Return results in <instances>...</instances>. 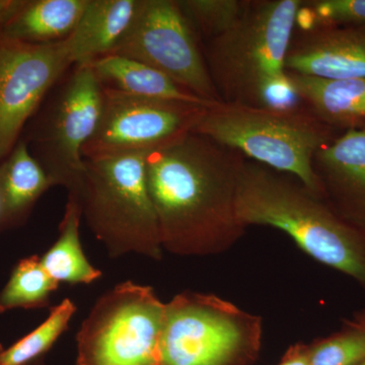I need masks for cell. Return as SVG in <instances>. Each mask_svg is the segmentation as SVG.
Returning a JSON list of instances; mask_svg holds the SVG:
<instances>
[{"label":"cell","mask_w":365,"mask_h":365,"mask_svg":"<svg viewBox=\"0 0 365 365\" xmlns=\"http://www.w3.org/2000/svg\"><path fill=\"white\" fill-rule=\"evenodd\" d=\"M285 67L313 78H365V24L295 29Z\"/></svg>","instance_id":"obj_13"},{"label":"cell","mask_w":365,"mask_h":365,"mask_svg":"<svg viewBox=\"0 0 365 365\" xmlns=\"http://www.w3.org/2000/svg\"><path fill=\"white\" fill-rule=\"evenodd\" d=\"M302 0H248L203 53L220 100L261 108L302 105L285 67Z\"/></svg>","instance_id":"obj_2"},{"label":"cell","mask_w":365,"mask_h":365,"mask_svg":"<svg viewBox=\"0 0 365 365\" xmlns=\"http://www.w3.org/2000/svg\"><path fill=\"white\" fill-rule=\"evenodd\" d=\"M6 227V222H4V205H2L1 198H0V227Z\"/></svg>","instance_id":"obj_27"},{"label":"cell","mask_w":365,"mask_h":365,"mask_svg":"<svg viewBox=\"0 0 365 365\" xmlns=\"http://www.w3.org/2000/svg\"><path fill=\"white\" fill-rule=\"evenodd\" d=\"M29 365H47V364H46V359L44 356L41 357V359H39L35 360V361L32 362V364Z\"/></svg>","instance_id":"obj_28"},{"label":"cell","mask_w":365,"mask_h":365,"mask_svg":"<svg viewBox=\"0 0 365 365\" xmlns=\"http://www.w3.org/2000/svg\"><path fill=\"white\" fill-rule=\"evenodd\" d=\"M359 365H365V361L362 362V364Z\"/></svg>","instance_id":"obj_30"},{"label":"cell","mask_w":365,"mask_h":365,"mask_svg":"<svg viewBox=\"0 0 365 365\" xmlns=\"http://www.w3.org/2000/svg\"><path fill=\"white\" fill-rule=\"evenodd\" d=\"M4 347L1 344H0V365H4V361H2V353H4Z\"/></svg>","instance_id":"obj_29"},{"label":"cell","mask_w":365,"mask_h":365,"mask_svg":"<svg viewBox=\"0 0 365 365\" xmlns=\"http://www.w3.org/2000/svg\"><path fill=\"white\" fill-rule=\"evenodd\" d=\"M262 337L261 317L186 290L165 304L158 365H245L260 351Z\"/></svg>","instance_id":"obj_6"},{"label":"cell","mask_w":365,"mask_h":365,"mask_svg":"<svg viewBox=\"0 0 365 365\" xmlns=\"http://www.w3.org/2000/svg\"><path fill=\"white\" fill-rule=\"evenodd\" d=\"M139 0H88L74 32L66 39L74 66L111 54L133 23Z\"/></svg>","instance_id":"obj_14"},{"label":"cell","mask_w":365,"mask_h":365,"mask_svg":"<svg viewBox=\"0 0 365 365\" xmlns=\"http://www.w3.org/2000/svg\"><path fill=\"white\" fill-rule=\"evenodd\" d=\"M103 88L97 130L86 144V160L150 153L192 133L207 106L155 100Z\"/></svg>","instance_id":"obj_10"},{"label":"cell","mask_w":365,"mask_h":365,"mask_svg":"<svg viewBox=\"0 0 365 365\" xmlns=\"http://www.w3.org/2000/svg\"><path fill=\"white\" fill-rule=\"evenodd\" d=\"M247 158L192 133L145 155L146 176L163 251L180 257L225 253L247 227L237 215Z\"/></svg>","instance_id":"obj_1"},{"label":"cell","mask_w":365,"mask_h":365,"mask_svg":"<svg viewBox=\"0 0 365 365\" xmlns=\"http://www.w3.org/2000/svg\"><path fill=\"white\" fill-rule=\"evenodd\" d=\"M165 304L132 281L98 297L76 334V365H158Z\"/></svg>","instance_id":"obj_7"},{"label":"cell","mask_w":365,"mask_h":365,"mask_svg":"<svg viewBox=\"0 0 365 365\" xmlns=\"http://www.w3.org/2000/svg\"><path fill=\"white\" fill-rule=\"evenodd\" d=\"M64 78V76H63ZM46 106L32 134L34 158L53 186L78 194L86 172L83 150L97 130L103 88L90 64H76Z\"/></svg>","instance_id":"obj_8"},{"label":"cell","mask_w":365,"mask_h":365,"mask_svg":"<svg viewBox=\"0 0 365 365\" xmlns=\"http://www.w3.org/2000/svg\"><path fill=\"white\" fill-rule=\"evenodd\" d=\"M309 365H359L365 361V309L339 330L309 345Z\"/></svg>","instance_id":"obj_22"},{"label":"cell","mask_w":365,"mask_h":365,"mask_svg":"<svg viewBox=\"0 0 365 365\" xmlns=\"http://www.w3.org/2000/svg\"><path fill=\"white\" fill-rule=\"evenodd\" d=\"M88 64L104 88L135 97L180 101L207 107L216 104L197 97L157 69L121 55H106Z\"/></svg>","instance_id":"obj_16"},{"label":"cell","mask_w":365,"mask_h":365,"mask_svg":"<svg viewBox=\"0 0 365 365\" xmlns=\"http://www.w3.org/2000/svg\"><path fill=\"white\" fill-rule=\"evenodd\" d=\"M199 39L206 42L227 32L244 13L248 0H179Z\"/></svg>","instance_id":"obj_23"},{"label":"cell","mask_w":365,"mask_h":365,"mask_svg":"<svg viewBox=\"0 0 365 365\" xmlns=\"http://www.w3.org/2000/svg\"><path fill=\"white\" fill-rule=\"evenodd\" d=\"M69 197L78 200L86 225L111 258L137 254L162 260L144 153L86 160L81 188Z\"/></svg>","instance_id":"obj_5"},{"label":"cell","mask_w":365,"mask_h":365,"mask_svg":"<svg viewBox=\"0 0 365 365\" xmlns=\"http://www.w3.org/2000/svg\"><path fill=\"white\" fill-rule=\"evenodd\" d=\"M199 40L177 0H139L130 29L111 54L157 69L206 102H222Z\"/></svg>","instance_id":"obj_9"},{"label":"cell","mask_w":365,"mask_h":365,"mask_svg":"<svg viewBox=\"0 0 365 365\" xmlns=\"http://www.w3.org/2000/svg\"><path fill=\"white\" fill-rule=\"evenodd\" d=\"M300 103L322 121L344 132L365 128V78L323 79L288 72Z\"/></svg>","instance_id":"obj_15"},{"label":"cell","mask_w":365,"mask_h":365,"mask_svg":"<svg viewBox=\"0 0 365 365\" xmlns=\"http://www.w3.org/2000/svg\"><path fill=\"white\" fill-rule=\"evenodd\" d=\"M83 218L81 206L73 197L68 196L59 235L54 244L43 256V267L56 282L66 284H91L100 279L102 271L86 258L79 234Z\"/></svg>","instance_id":"obj_19"},{"label":"cell","mask_w":365,"mask_h":365,"mask_svg":"<svg viewBox=\"0 0 365 365\" xmlns=\"http://www.w3.org/2000/svg\"><path fill=\"white\" fill-rule=\"evenodd\" d=\"M53 186L44 168L34 158L28 144H16L0 163V198L7 225L21 222L40 197Z\"/></svg>","instance_id":"obj_18"},{"label":"cell","mask_w":365,"mask_h":365,"mask_svg":"<svg viewBox=\"0 0 365 365\" xmlns=\"http://www.w3.org/2000/svg\"><path fill=\"white\" fill-rule=\"evenodd\" d=\"M88 0H30L0 31L21 42L51 44L68 39Z\"/></svg>","instance_id":"obj_17"},{"label":"cell","mask_w":365,"mask_h":365,"mask_svg":"<svg viewBox=\"0 0 365 365\" xmlns=\"http://www.w3.org/2000/svg\"><path fill=\"white\" fill-rule=\"evenodd\" d=\"M364 24L365 0H302L295 29L307 31L323 26Z\"/></svg>","instance_id":"obj_24"},{"label":"cell","mask_w":365,"mask_h":365,"mask_svg":"<svg viewBox=\"0 0 365 365\" xmlns=\"http://www.w3.org/2000/svg\"><path fill=\"white\" fill-rule=\"evenodd\" d=\"M76 309V304L71 299H63L57 306L51 307L49 316L39 327L9 348H4L2 353L4 364L29 365L44 357L62 334L66 332Z\"/></svg>","instance_id":"obj_21"},{"label":"cell","mask_w":365,"mask_h":365,"mask_svg":"<svg viewBox=\"0 0 365 365\" xmlns=\"http://www.w3.org/2000/svg\"><path fill=\"white\" fill-rule=\"evenodd\" d=\"M237 215L248 228H277L302 251L351 278L365 292V232L340 217L294 175L247 160Z\"/></svg>","instance_id":"obj_3"},{"label":"cell","mask_w":365,"mask_h":365,"mask_svg":"<svg viewBox=\"0 0 365 365\" xmlns=\"http://www.w3.org/2000/svg\"><path fill=\"white\" fill-rule=\"evenodd\" d=\"M193 132L239 151L247 160L294 175L321 198L313 160L342 133L304 105L261 108L223 102L208 107Z\"/></svg>","instance_id":"obj_4"},{"label":"cell","mask_w":365,"mask_h":365,"mask_svg":"<svg viewBox=\"0 0 365 365\" xmlns=\"http://www.w3.org/2000/svg\"><path fill=\"white\" fill-rule=\"evenodd\" d=\"M26 0H0V28L18 13Z\"/></svg>","instance_id":"obj_26"},{"label":"cell","mask_w":365,"mask_h":365,"mask_svg":"<svg viewBox=\"0 0 365 365\" xmlns=\"http://www.w3.org/2000/svg\"><path fill=\"white\" fill-rule=\"evenodd\" d=\"M313 170L326 203L365 232V128L342 132L321 148Z\"/></svg>","instance_id":"obj_12"},{"label":"cell","mask_w":365,"mask_h":365,"mask_svg":"<svg viewBox=\"0 0 365 365\" xmlns=\"http://www.w3.org/2000/svg\"><path fill=\"white\" fill-rule=\"evenodd\" d=\"M74 66L66 40L33 44L0 31V163L47 93Z\"/></svg>","instance_id":"obj_11"},{"label":"cell","mask_w":365,"mask_h":365,"mask_svg":"<svg viewBox=\"0 0 365 365\" xmlns=\"http://www.w3.org/2000/svg\"><path fill=\"white\" fill-rule=\"evenodd\" d=\"M59 285L43 267L39 256L32 255L21 259L0 290V314L16 309L48 307Z\"/></svg>","instance_id":"obj_20"},{"label":"cell","mask_w":365,"mask_h":365,"mask_svg":"<svg viewBox=\"0 0 365 365\" xmlns=\"http://www.w3.org/2000/svg\"><path fill=\"white\" fill-rule=\"evenodd\" d=\"M278 365H309V345L304 343L292 345Z\"/></svg>","instance_id":"obj_25"}]
</instances>
